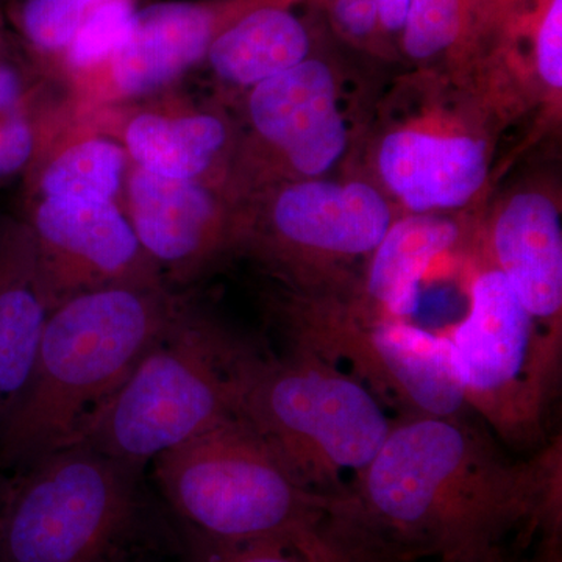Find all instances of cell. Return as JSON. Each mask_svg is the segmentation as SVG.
<instances>
[{"label":"cell","mask_w":562,"mask_h":562,"mask_svg":"<svg viewBox=\"0 0 562 562\" xmlns=\"http://www.w3.org/2000/svg\"><path fill=\"white\" fill-rule=\"evenodd\" d=\"M172 321L131 286L85 292L49 312L31 382L0 435V472L83 441Z\"/></svg>","instance_id":"3"},{"label":"cell","mask_w":562,"mask_h":562,"mask_svg":"<svg viewBox=\"0 0 562 562\" xmlns=\"http://www.w3.org/2000/svg\"><path fill=\"white\" fill-rule=\"evenodd\" d=\"M443 336L469 412L512 446H538L557 392L562 351L547 341L495 266L476 273L468 314Z\"/></svg>","instance_id":"7"},{"label":"cell","mask_w":562,"mask_h":562,"mask_svg":"<svg viewBox=\"0 0 562 562\" xmlns=\"http://www.w3.org/2000/svg\"><path fill=\"white\" fill-rule=\"evenodd\" d=\"M124 154L109 140H87L52 162L41 187L46 199L109 201L120 188Z\"/></svg>","instance_id":"20"},{"label":"cell","mask_w":562,"mask_h":562,"mask_svg":"<svg viewBox=\"0 0 562 562\" xmlns=\"http://www.w3.org/2000/svg\"><path fill=\"white\" fill-rule=\"evenodd\" d=\"M238 416L303 487L338 497L353 494L394 424L353 375L299 349L257 358Z\"/></svg>","instance_id":"4"},{"label":"cell","mask_w":562,"mask_h":562,"mask_svg":"<svg viewBox=\"0 0 562 562\" xmlns=\"http://www.w3.org/2000/svg\"><path fill=\"white\" fill-rule=\"evenodd\" d=\"M519 0H469L468 29H486L501 24L509 16Z\"/></svg>","instance_id":"28"},{"label":"cell","mask_w":562,"mask_h":562,"mask_svg":"<svg viewBox=\"0 0 562 562\" xmlns=\"http://www.w3.org/2000/svg\"><path fill=\"white\" fill-rule=\"evenodd\" d=\"M291 336L294 349L346 366L401 416L458 417L469 412L443 335L353 306L316 302L295 314Z\"/></svg>","instance_id":"8"},{"label":"cell","mask_w":562,"mask_h":562,"mask_svg":"<svg viewBox=\"0 0 562 562\" xmlns=\"http://www.w3.org/2000/svg\"><path fill=\"white\" fill-rule=\"evenodd\" d=\"M494 266L509 281L547 341L561 349L562 227L547 195L520 192L492 231Z\"/></svg>","instance_id":"11"},{"label":"cell","mask_w":562,"mask_h":562,"mask_svg":"<svg viewBox=\"0 0 562 562\" xmlns=\"http://www.w3.org/2000/svg\"><path fill=\"white\" fill-rule=\"evenodd\" d=\"M40 238L61 258L60 280L79 286L92 279H117L138 258L135 231L109 201L46 199L35 214Z\"/></svg>","instance_id":"13"},{"label":"cell","mask_w":562,"mask_h":562,"mask_svg":"<svg viewBox=\"0 0 562 562\" xmlns=\"http://www.w3.org/2000/svg\"><path fill=\"white\" fill-rule=\"evenodd\" d=\"M458 238L457 222L436 214H412L392 222L372 251L361 312L408 321L419 308L420 283L432 260L453 247Z\"/></svg>","instance_id":"15"},{"label":"cell","mask_w":562,"mask_h":562,"mask_svg":"<svg viewBox=\"0 0 562 562\" xmlns=\"http://www.w3.org/2000/svg\"><path fill=\"white\" fill-rule=\"evenodd\" d=\"M273 224L292 251L327 265L372 254L390 231L392 213L371 184L312 180L281 192Z\"/></svg>","instance_id":"10"},{"label":"cell","mask_w":562,"mask_h":562,"mask_svg":"<svg viewBox=\"0 0 562 562\" xmlns=\"http://www.w3.org/2000/svg\"><path fill=\"white\" fill-rule=\"evenodd\" d=\"M224 143V125L211 116L143 114L127 131L128 149L139 168L172 179L191 180L205 171Z\"/></svg>","instance_id":"19"},{"label":"cell","mask_w":562,"mask_h":562,"mask_svg":"<svg viewBox=\"0 0 562 562\" xmlns=\"http://www.w3.org/2000/svg\"><path fill=\"white\" fill-rule=\"evenodd\" d=\"M29 262L18 247H0V435L31 382L49 316Z\"/></svg>","instance_id":"17"},{"label":"cell","mask_w":562,"mask_h":562,"mask_svg":"<svg viewBox=\"0 0 562 562\" xmlns=\"http://www.w3.org/2000/svg\"><path fill=\"white\" fill-rule=\"evenodd\" d=\"M250 116L257 131L280 147L303 176H322L346 150L347 131L336 105L335 77L319 60H303L257 85Z\"/></svg>","instance_id":"9"},{"label":"cell","mask_w":562,"mask_h":562,"mask_svg":"<svg viewBox=\"0 0 562 562\" xmlns=\"http://www.w3.org/2000/svg\"><path fill=\"white\" fill-rule=\"evenodd\" d=\"M379 171L392 194L414 214L460 209L486 181V147L469 136L395 131L380 146Z\"/></svg>","instance_id":"12"},{"label":"cell","mask_w":562,"mask_h":562,"mask_svg":"<svg viewBox=\"0 0 562 562\" xmlns=\"http://www.w3.org/2000/svg\"><path fill=\"white\" fill-rule=\"evenodd\" d=\"M136 11L132 0H105L85 18L69 44V61L88 68L120 49L131 32Z\"/></svg>","instance_id":"23"},{"label":"cell","mask_w":562,"mask_h":562,"mask_svg":"<svg viewBox=\"0 0 562 562\" xmlns=\"http://www.w3.org/2000/svg\"><path fill=\"white\" fill-rule=\"evenodd\" d=\"M409 5L412 0H376L380 27L390 33H402Z\"/></svg>","instance_id":"29"},{"label":"cell","mask_w":562,"mask_h":562,"mask_svg":"<svg viewBox=\"0 0 562 562\" xmlns=\"http://www.w3.org/2000/svg\"><path fill=\"white\" fill-rule=\"evenodd\" d=\"M257 358L216 330L172 321L80 443L144 469L238 416Z\"/></svg>","instance_id":"5"},{"label":"cell","mask_w":562,"mask_h":562,"mask_svg":"<svg viewBox=\"0 0 562 562\" xmlns=\"http://www.w3.org/2000/svg\"><path fill=\"white\" fill-rule=\"evenodd\" d=\"M532 35L539 76L549 87L561 90L562 0H541Z\"/></svg>","instance_id":"25"},{"label":"cell","mask_w":562,"mask_h":562,"mask_svg":"<svg viewBox=\"0 0 562 562\" xmlns=\"http://www.w3.org/2000/svg\"><path fill=\"white\" fill-rule=\"evenodd\" d=\"M310 46L308 31L291 11L261 7L213 40L209 55L222 79L260 85L306 60Z\"/></svg>","instance_id":"18"},{"label":"cell","mask_w":562,"mask_h":562,"mask_svg":"<svg viewBox=\"0 0 562 562\" xmlns=\"http://www.w3.org/2000/svg\"><path fill=\"white\" fill-rule=\"evenodd\" d=\"M209 546L211 552L205 562H303L297 554L276 542L209 543Z\"/></svg>","instance_id":"27"},{"label":"cell","mask_w":562,"mask_h":562,"mask_svg":"<svg viewBox=\"0 0 562 562\" xmlns=\"http://www.w3.org/2000/svg\"><path fill=\"white\" fill-rule=\"evenodd\" d=\"M214 14L187 2L151 5L135 14L131 32L113 55V72L125 94L165 87L209 52Z\"/></svg>","instance_id":"14"},{"label":"cell","mask_w":562,"mask_h":562,"mask_svg":"<svg viewBox=\"0 0 562 562\" xmlns=\"http://www.w3.org/2000/svg\"><path fill=\"white\" fill-rule=\"evenodd\" d=\"M131 194L133 231L157 260L180 265L205 249L213 203L194 181L139 168L133 176Z\"/></svg>","instance_id":"16"},{"label":"cell","mask_w":562,"mask_h":562,"mask_svg":"<svg viewBox=\"0 0 562 562\" xmlns=\"http://www.w3.org/2000/svg\"><path fill=\"white\" fill-rule=\"evenodd\" d=\"M469 0H412L402 44L413 60L425 61L452 49L465 36Z\"/></svg>","instance_id":"21"},{"label":"cell","mask_w":562,"mask_h":562,"mask_svg":"<svg viewBox=\"0 0 562 562\" xmlns=\"http://www.w3.org/2000/svg\"><path fill=\"white\" fill-rule=\"evenodd\" d=\"M154 462L166 501L205 542H276L303 562H402L353 494L303 487L239 416Z\"/></svg>","instance_id":"2"},{"label":"cell","mask_w":562,"mask_h":562,"mask_svg":"<svg viewBox=\"0 0 562 562\" xmlns=\"http://www.w3.org/2000/svg\"><path fill=\"white\" fill-rule=\"evenodd\" d=\"M143 469L85 443L0 472V562H113L138 531Z\"/></svg>","instance_id":"6"},{"label":"cell","mask_w":562,"mask_h":562,"mask_svg":"<svg viewBox=\"0 0 562 562\" xmlns=\"http://www.w3.org/2000/svg\"><path fill=\"white\" fill-rule=\"evenodd\" d=\"M99 0H25L20 11L21 31L33 46L57 50L69 46L88 10Z\"/></svg>","instance_id":"24"},{"label":"cell","mask_w":562,"mask_h":562,"mask_svg":"<svg viewBox=\"0 0 562 562\" xmlns=\"http://www.w3.org/2000/svg\"><path fill=\"white\" fill-rule=\"evenodd\" d=\"M561 439L513 461L465 416H398L351 492L405 562H513L536 531L561 535Z\"/></svg>","instance_id":"1"},{"label":"cell","mask_w":562,"mask_h":562,"mask_svg":"<svg viewBox=\"0 0 562 562\" xmlns=\"http://www.w3.org/2000/svg\"><path fill=\"white\" fill-rule=\"evenodd\" d=\"M328 5L333 21L349 38L368 40L380 29L376 0H328Z\"/></svg>","instance_id":"26"},{"label":"cell","mask_w":562,"mask_h":562,"mask_svg":"<svg viewBox=\"0 0 562 562\" xmlns=\"http://www.w3.org/2000/svg\"><path fill=\"white\" fill-rule=\"evenodd\" d=\"M32 151L33 132L20 70L0 57V181L20 172Z\"/></svg>","instance_id":"22"}]
</instances>
